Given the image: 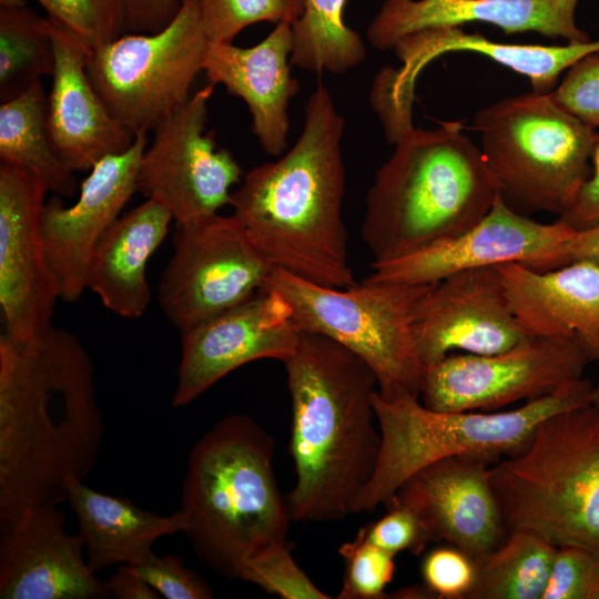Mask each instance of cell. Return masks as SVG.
Instances as JSON below:
<instances>
[{
  "instance_id": "19",
  "label": "cell",
  "mask_w": 599,
  "mask_h": 599,
  "mask_svg": "<svg viewBox=\"0 0 599 599\" xmlns=\"http://www.w3.org/2000/svg\"><path fill=\"white\" fill-rule=\"evenodd\" d=\"M146 145V133H139L129 150L101 160L82 182L73 205L64 206L59 195L45 201L40 234L61 300L75 302L87 290L89 265L98 243L136 191Z\"/></svg>"
},
{
  "instance_id": "46",
  "label": "cell",
  "mask_w": 599,
  "mask_h": 599,
  "mask_svg": "<svg viewBox=\"0 0 599 599\" xmlns=\"http://www.w3.org/2000/svg\"><path fill=\"white\" fill-rule=\"evenodd\" d=\"M591 403L599 410V384L593 385Z\"/></svg>"
},
{
  "instance_id": "44",
  "label": "cell",
  "mask_w": 599,
  "mask_h": 599,
  "mask_svg": "<svg viewBox=\"0 0 599 599\" xmlns=\"http://www.w3.org/2000/svg\"><path fill=\"white\" fill-rule=\"evenodd\" d=\"M110 597L116 599H158V592L146 583L132 565L122 564L105 581Z\"/></svg>"
},
{
  "instance_id": "45",
  "label": "cell",
  "mask_w": 599,
  "mask_h": 599,
  "mask_svg": "<svg viewBox=\"0 0 599 599\" xmlns=\"http://www.w3.org/2000/svg\"><path fill=\"white\" fill-rule=\"evenodd\" d=\"M589 599H599V566H598L597 575H596L595 582L591 588Z\"/></svg>"
},
{
  "instance_id": "28",
  "label": "cell",
  "mask_w": 599,
  "mask_h": 599,
  "mask_svg": "<svg viewBox=\"0 0 599 599\" xmlns=\"http://www.w3.org/2000/svg\"><path fill=\"white\" fill-rule=\"evenodd\" d=\"M0 160L31 172L49 192L59 196H72L77 192L74 172L60 159L50 140L41 80L1 102Z\"/></svg>"
},
{
  "instance_id": "32",
  "label": "cell",
  "mask_w": 599,
  "mask_h": 599,
  "mask_svg": "<svg viewBox=\"0 0 599 599\" xmlns=\"http://www.w3.org/2000/svg\"><path fill=\"white\" fill-rule=\"evenodd\" d=\"M89 53L126 33L125 0H35Z\"/></svg>"
},
{
  "instance_id": "25",
  "label": "cell",
  "mask_w": 599,
  "mask_h": 599,
  "mask_svg": "<svg viewBox=\"0 0 599 599\" xmlns=\"http://www.w3.org/2000/svg\"><path fill=\"white\" fill-rule=\"evenodd\" d=\"M511 307L532 337L577 342L599 361V264L572 262L538 271L520 263L497 265Z\"/></svg>"
},
{
  "instance_id": "26",
  "label": "cell",
  "mask_w": 599,
  "mask_h": 599,
  "mask_svg": "<svg viewBox=\"0 0 599 599\" xmlns=\"http://www.w3.org/2000/svg\"><path fill=\"white\" fill-rule=\"evenodd\" d=\"M173 216L158 197H146L119 217L92 255L87 288L111 312L139 318L148 309L151 291L146 280L150 256L165 238Z\"/></svg>"
},
{
  "instance_id": "22",
  "label": "cell",
  "mask_w": 599,
  "mask_h": 599,
  "mask_svg": "<svg viewBox=\"0 0 599 599\" xmlns=\"http://www.w3.org/2000/svg\"><path fill=\"white\" fill-rule=\"evenodd\" d=\"M50 23L55 54L47 97L50 140L73 172L92 170L101 160L129 150L135 135L112 115L91 83L87 49L64 29Z\"/></svg>"
},
{
  "instance_id": "41",
  "label": "cell",
  "mask_w": 599,
  "mask_h": 599,
  "mask_svg": "<svg viewBox=\"0 0 599 599\" xmlns=\"http://www.w3.org/2000/svg\"><path fill=\"white\" fill-rule=\"evenodd\" d=\"M558 220L575 231L599 225V130L591 153V171Z\"/></svg>"
},
{
  "instance_id": "12",
  "label": "cell",
  "mask_w": 599,
  "mask_h": 599,
  "mask_svg": "<svg viewBox=\"0 0 599 599\" xmlns=\"http://www.w3.org/2000/svg\"><path fill=\"white\" fill-rule=\"evenodd\" d=\"M589 362L577 342L541 337L496 354L453 353L426 367L419 398L438 412H490L554 393Z\"/></svg>"
},
{
  "instance_id": "39",
  "label": "cell",
  "mask_w": 599,
  "mask_h": 599,
  "mask_svg": "<svg viewBox=\"0 0 599 599\" xmlns=\"http://www.w3.org/2000/svg\"><path fill=\"white\" fill-rule=\"evenodd\" d=\"M550 94L560 106L583 123L599 129V52L590 53L572 64Z\"/></svg>"
},
{
  "instance_id": "30",
  "label": "cell",
  "mask_w": 599,
  "mask_h": 599,
  "mask_svg": "<svg viewBox=\"0 0 599 599\" xmlns=\"http://www.w3.org/2000/svg\"><path fill=\"white\" fill-rule=\"evenodd\" d=\"M48 18L24 0H0V101H8L54 72Z\"/></svg>"
},
{
  "instance_id": "23",
  "label": "cell",
  "mask_w": 599,
  "mask_h": 599,
  "mask_svg": "<svg viewBox=\"0 0 599 599\" xmlns=\"http://www.w3.org/2000/svg\"><path fill=\"white\" fill-rule=\"evenodd\" d=\"M580 0H384L367 27L369 43L389 50L400 37L433 27L487 23L506 34L536 32L568 42L591 40L576 21Z\"/></svg>"
},
{
  "instance_id": "9",
  "label": "cell",
  "mask_w": 599,
  "mask_h": 599,
  "mask_svg": "<svg viewBox=\"0 0 599 599\" xmlns=\"http://www.w3.org/2000/svg\"><path fill=\"white\" fill-rule=\"evenodd\" d=\"M427 285L364 278L333 288L274 267L261 290L288 302L302 332L327 336L362 358L375 373L378 392L420 396L426 367L414 336L413 307Z\"/></svg>"
},
{
  "instance_id": "8",
  "label": "cell",
  "mask_w": 599,
  "mask_h": 599,
  "mask_svg": "<svg viewBox=\"0 0 599 599\" xmlns=\"http://www.w3.org/2000/svg\"><path fill=\"white\" fill-rule=\"evenodd\" d=\"M497 191L511 209L560 216L591 171L597 130L531 91L479 109L473 119Z\"/></svg>"
},
{
  "instance_id": "27",
  "label": "cell",
  "mask_w": 599,
  "mask_h": 599,
  "mask_svg": "<svg viewBox=\"0 0 599 599\" xmlns=\"http://www.w3.org/2000/svg\"><path fill=\"white\" fill-rule=\"evenodd\" d=\"M77 517L89 568L97 572L115 564L139 565L163 536L184 532L181 509L170 515L144 510L131 500L100 493L71 478L67 499Z\"/></svg>"
},
{
  "instance_id": "43",
  "label": "cell",
  "mask_w": 599,
  "mask_h": 599,
  "mask_svg": "<svg viewBox=\"0 0 599 599\" xmlns=\"http://www.w3.org/2000/svg\"><path fill=\"white\" fill-rule=\"evenodd\" d=\"M580 261L599 264V225L573 231L547 270Z\"/></svg>"
},
{
  "instance_id": "5",
  "label": "cell",
  "mask_w": 599,
  "mask_h": 599,
  "mask_svg": "<svg viewBox=\"0 0 599 599\" xmlns=\"http://www.w3.org/2000/svg\"><path fill=\"white\" fill-rule=\"evenodd\" d=\"M377 170L362 238L373 262L405 256L478 223L498 195L479 146L458 121L404 132Z\"/></svg>"
},
{
  "instance_id": "20",
  "label": "cell",
  "mask_w": 599,
  "mask_h": 599,
  "mask_svg": "<svg viewBox=\"0 0 599 599\" xmlns=\"http://www.w3.org/2000/svg\"><path fill=\"white\" fill-rule=\"evenodd\" d=\"M496 461L480 454L436 460L410 475L393 498L414 510L432 541H445L478 561L507 534L489 479Z\"/></svg>"
},
{
  "instance_id": "37",
  "label": "cell",
  "mask_w": 599,
  "mask_h": 599,
  "mask_svg": "<svg viewBox=\"0 0 599 599\" xmlns=\"http://www.w3.org/2000/svg\"><path fill=\"white\" fill-rule=\"evenodd\" d=\"M599 566V551L573 545L556 549L541 599H589Z\"/></svg>"
},
{
  "instance_id": "4",
  "label": "cell",
  "mask_w": 599,
  "mask_h": 599,
  "mask_svg": "<svg viewBox=\"0 0 599 599\" xmlns=\"http://www.w3.org/2000/svg\"><path fill=\"white\" fill-rule=\"evenodd\" d=\"M275 440L256 420L233 414L192 447L181 487L183 534L214 572L238 579L250 559L288 544L293 522L274 471Z\"/></svg>"
},
{
  "instance_id": "21",
  "label": "cell",
  "mask_w": 599,
  "mask_h": 599,
  "mask_svg": "<svg viewBox=\"0 0 599 599\" xmlns=\"http://www.w3.org/2000/svg\"><path fill=\"white\" fill-rule=\"evenodd\" d=\"M58 505L34 508L0 528L1 599H104L83 558L81 536L63 527Z\"/></svg>"
},
{
  "instance_id": "42",
  "label": "cell",
  "mask_w": 599,
  "mask_h": 599,
  "mask_svg": "<svg viewBox=\"0 0 599 599\" xmlns=\"http://www.w3.org/2000/svg\"><path fill=\"white\" fill-rule=\"evenodd\" d=\"M182 0H125L126 33H154L177 14Z\"/></svg>"
},
{
  "instance_id": "17",
  "label": "cell",
  "mask_w": 599,
  "mask_h": 599,
  "mask_svg": "<svg viewBox=\"0 0 599 599\" xmlns=\"http://www.w3.org/2000/svg\"><path fill=\"white\" fill-rule=\"evenodd\" d=\"M302 331L288 302L261 290L243 303L181 333V359L172 407H184L236 368L263 358L285 362Z\"/></svg>"
},
{
  "instance_id": "40",
  "label": "cell",
  "mask_w": 599,
  "mask_h": 599,
  "mask_svg": "<svg viewBox=\"0 0 599 599\" xmlns=\"http://www.w3.org/2000/svg\"><path fill=\"white\" fill-rule=\"evenodd\" d=\"M133 567L146 583L166 599L214 597L210 585L202 576L187 568L175 555L158 556L151 552L141 564Z\"/></svg>"
},
{
  "instance_id": "3",
  "label": "cell",
  "mask_w": 599,
  "mask_h": 599,
  "mask_svg": "<svg viewBox=\"0 0 599 599\" xmlns=\"http://www.w3.org/2000/svg\"><path fill=\"white\" fill-rule=\"evenodd\" d=\"M292 404L290 451L295 485L286 496L291 518L332 522L352 514L370 480L382 435L374 407L373 369L322 334L303 332L283 362Z\"/></svg>"
},
{
  "instance_id": "2",
  "label": "cell",
  "mask_w": 599,
  "mask_h": 599,
  "mask_svg": "<svg viewBox=\"0 0 599 599\" xmlns=\"http://www.w3.org/2000/svg\"><path fill=\"white\" fill-rule=\"evenodd\" d=\"M344 119L322 83L294 145L250 170L231 194L233 215L274 267L312 283L355 285L343 219Z\"/></svg>"
},
{
  "instance_id": "18",
  "label": "cell",
  "mask_w": 599,
  "mask_h": 599,
  "mask_svg": "<svg viewBox=\"0 0 599 599\" xmlns=\"http://www.w3.org/2000/svg\"><path fill=\"white\" fill-rule=\"evenodd\" d=\"M573 231L559 220L537 222L498 193L489 212L470 229L405 256L372 262L366 280L430 284L457 272L507 263L546 271Z\"/></svg>"
},
{
  "instance_id": "35",
  "label": "cell",
  "mask_w": 599,
  "mask_h": 599,
  "mask_svg": "<svg viewBox=\"0 0 599 599\" xmlns=\"http://www.w3.org/2000/svg\"><path fill=\"white\" fill-rule=\"evenodd\" d=\"M238 579L282 599H327L292 557L288 544L270 549L244 564Z\"/></svg>"
},
{
  "instance_id": "10",
  "label": "cell",
  "mask_w": 599,
  "mask_h": 599,
  "mask_svg": "<svg viewBox=\"0 0 599 599\" xmlns=\"http://www.w3.org/2000/svg\"><path fill=\"white\" fill-rule=\"evenodd\" d=\"M207 43L197 0H182L162 30L124 33L90 53L87 72L112 115L148 134L190 100Z\"/></svg>"
},
{
  "instance_id": "34",
  "label": "cell",
  "mask_w": 599,
  "mask_h": 599,
  "mask_svg": "<svg viewBox=\"0 0 599 599\" xmlns=\"http://www.w3.org/2000/svg\"><path fill=\"white\" fill-rule=\"evenodd\" d=\"M344 575L338 599H377L395 572V555L359 538L343 544Z\"/></svg>"
},
{
  "instance_id": "24",
  "label": "cell",
  "mask_w": 599,
  "mask_h": 599,
  "mask_svg": "<svg viewBox=\"0 0 599 599\" xmlns=\"http://www.w3.org/2000/svg\"><path fill=\"white\" fill-rule=\"evenodd\" d=\"M292 50V24L280 22L250 48L209 41L204 57L203 71L210 83L224 85L247 104L252 131L261 148L273 156L287 146L288 104L300 90L288 63Z\"/></svg>"
},
{
  "instance_id": "36",
  "label": "cell",
  "mask_w": 599,
  "mask_h": 599,
  "mask_svg": "<svg viewBox=\"0 0 599 599\" xmlns=\"http://www.w3.org/2000/svg\"><path fill=\"white\" fill-rule=\"evenodd\" d=\"M384 505L386 514L362 527L356 536L393 555L402 551L414 555L423 552L432 540L419 517L393 497Z\"/></svg>"
},
{
  "instance_id": "33",
  "label": "cell",
  "mask_w": 599,
  "mask_h": 599,
  "mask_svg": "<svg viewBox=\"0 0 599 599\" xmlns=\"http://www.w3.org/2000/svg\"><path fill=\"white\" fill-rule=\"evenodd\" d=\"M197 6L207 40L227 43L251 24H293L304 11V0H197Z\"/></svg>"
},
{
  "instance_id": "13",
  "label": "cell",
  "mask_w": 599,
  "mask_h": 599,
  "mask_svg": "<svg viewBox=\"0 0 599 599\" xmlns=\"http://www.w3.org/2000/svg\"><path fill=\"white\" fill-rule=\"evenodd\" d=\"M400 60L398 69L384 68L375 78L370 104L387 141L394 144L412 129L415 84L433 60L448 52H474L526 77L532 91L550 92L558 78L583 57L599 52V39L565 45L514 44L466 33L461 27H433L407 33L390 47Z\"/></svg>"
},
{
  "instance_id": "14",
  "label": "cell",
  "mask_w": 599,
  "mask_h": 599,
  "mask_svg": "<svg viewBox=\"0 0 599 599\" xmlns=\"http://www.w3.org/2000/svg\"><path fill=\"white\" fill-rule=\"evenodd\" d=\"M213 90L209 82L160 123L140 161L136 191L161 200L176 224L216 214L242 179L234 156L204 133Z\"/></svg>"
},
{
  "instance_id": "31",
  "label": "cell",
  "mask_w": 599,
  "mask_h": 599,
  "mask_svg": "<svg viewBox=\"0 0 599 599\" xmlns=\"http://www.w3.org/2000/svg\"><path fill=\"white\" fill-rule=\"evenodd\" d=\"M345 4L346 0H304V11L292 24L291 65L342 74L365 59L362 38L345 23Z\"/></svg>"
},
{
  "instance_id": "11",
  "label": "cell",
  "mask_w": 599,
  "mask_h": 599,
  "mask_svg": "<svg viewBox=\"0 0 599 599\" xmlns=\"http://www.w3.org/2000/svg\"><path fill=\"white\" fill-rule=\"evenodd\" d=\"M172 243L159 303L180 333L252 297L274 268L233 214L176 224Z\"/></svg>"
},
{
  "instance_id": "16",
  "label": "cell",
  "mask_w": 599,
  "mask_h": 599,
  "mask_svg": "<svg viewBox=\"0 0 599 599\" xmlns=\"http://www.w3.org/2000/svg\"><path fill=\"white\" fill-rule=\"evenodd\" d=\"M413 331L425 367L453 353L496 354L532 337L516 317L497 266L428 284L413 307Z\"/></svg>"
},
{
  "instance_id": "1",
  "label": "cell",
  "mask_w": 599,
  "mask_h": 599,
  "mask_svg": "<svg viewBox=\"0 0 599 599\" xmlns=\"http://www.w3.org/2000/svg\"><path fill=\"white\" fill-rule=\"evenodd\" d=\"M103 435L93 365L74 334L53 327L30 344L0 336V528L65 501Z\"/></svg>"
},
{
  "instance_id": "6",
  "label": "cell",
  "mask_w": 599,
  "mask_h": 599,
  "mask_svg": "<svg viewBox=\"0 0 599 599\" xmlns=\"http://www.w3.org/2000/svg\"><path fill=\"white\" fill-rule=\"evenodd\" d=\"M489 479L504 525L559 547L599 551V410L592 403L545 418Z\"/></svg>"
},
{
  "instance_id": "38",
  "label": "cell",
  "mask_w": 599,
  "mask_h": 599,
  "mask_svg": "<svg viewBox=\"0 0 599 599\" xmlns=\"http://www.w3.org/2000/svg\"><path fill=\"white\" fill-rule=\"evenodd\" d=\"M476 573V560L450 545L430 550L422 564L424 583L438 599H467Z\"/></svg>"
},
{
  "instance_id": "29",
  "label": "cell",
  "mask_w": 599,
  "mask_h": 599,
  "mask_svg": "<svg viewBox=\"0 0 599 599\" xmlns=\"http://www.w3.org/2000/svg\"><path fill=\"white\" fill-rule=\"evenodd\" d=\"M557 547L527 530H509L477 562L467 599H541Z\"/></svg>"
},
{
  "instance_id": "15",
  "label": "cell",
  "mask_w": 599,
  "mask_h": 599,
  "mask_svg": "<svg viewBox=\"0 0 599 599\" xmlns=\"http://www.w3.org/2000/svg\"><path fill=\"white\" fill-rule=\"evenodd\" d=\"M48 189L31 172L0 164V304L4 335L35 343L52 329L59 297L40 234Z\"/></svg>"
},
{
  "instance_id": "7",
  "label": "cell",
  "mask_w": 599,
  "mask_h": 599,
  "mask_svg": "<svg viewBox=\"0 0 599 599\" xmlns=\"http://www.w3.org/2000/svg\"><path fill=\"white\" fill-rule=\"evenodd\" d=\"M593 384L581 377L554 393L505 412H438L419 396L397 390L374 395L382 435L380 453L370 480L352 505V514L384 505L414 473L436 460L467 454L519 451L547 417L590 404Z\"/></svg>"
}]
</instances>
